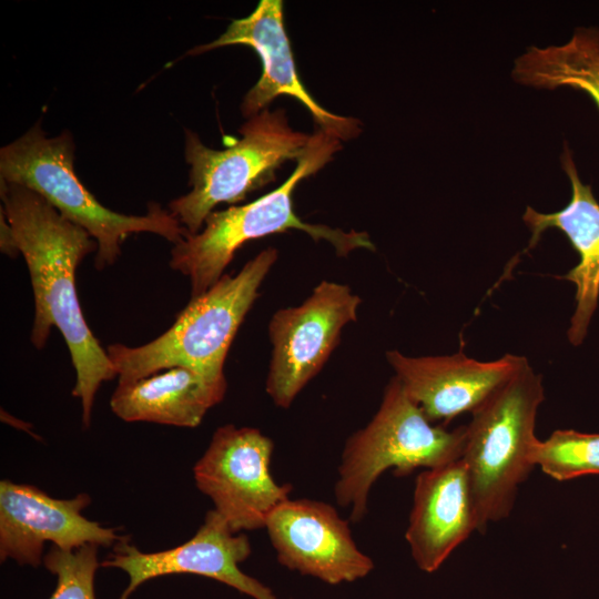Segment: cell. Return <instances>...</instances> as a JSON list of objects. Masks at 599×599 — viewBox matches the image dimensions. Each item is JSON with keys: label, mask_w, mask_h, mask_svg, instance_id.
<instances>
[{"label": "cell", "mask_w": 599, "mask_h": 599, "mask_svg": "<svg viewBox=\"0 0 599 599\" xmlns=\"http://www.w3.org/2000/svg\"><path fill=\"white\" fill-rule=\"evenodd\" d=\"M0 182L1 211L31 278L34 297L31 343L38 349L43 348L51 328H59L75 370L72 395L81 400L82 423L88 427L100 385L116 377L106 349L85 322L77 293V268L88 254L98 251V243L34 191Z\"/></svg>", "instance_id": "6da1fadb"}, {"label": "cell", "mask_w": 599, "mask_h": 599, "mask_svg": "<svg viewBox=\"0 0 599 599\" xmlns=\"http://www.w3.org/2000/svg\"><path fill=\"white\" fill-rule=\"evenodd\" d=\"M341 148V140L317 128L295 170L282 185L251 203L213 211L199 233L174 244L170 266L190 278L191 297L212 287L246 242L287 230L303 231L314 241H327L339 256L358 248L374 251L367 233L311 224L294 211L296 185L321 170Z\"/></svg>", "instance_id": "7a4b0ae2"}, {"label": "cell", "mask_w": 599, "mask_h": 599, "mask_svg": "<svg viewBox=\"0 0 599 599\" xmlns=\"http://www.w3.org/2000/svg\"><path fill=\"white\" fill-rule=\"evenodd\" d=\"M276 258L277 251L267 247L236 275H222L206 292L191 297L172 326L155 339L136 347L109 345L106 353L119 384L176 366L225 379L230 346Z\"/></svg>", "instance_id": "3957f363"}, {"label": "cell", "mask_w": 599, "mask_h": 599, "mask_svg": "<svg viewBox=\"0 0 599 599\" xmlns=\"http://www.w3.org/2000/svg\"><path fill=\"white\" fill-rule=\"evenodd\" d=\"M73 163L70 132L48 138L38 121L0 150V180L34 191L62 216L84 229L98 243V270L118 260L123 241L133 233H154L173 244L189 236L177 219L159 203H150L144 215H125L103 206L79 180Z\"/></svg>", "instance_id": "277c9868"}, {"label": "cell", "mask_w": 599, "mask_h": 599, "mask_svg": "<svg viewBox=\"0 0 599 599\" xmlns=\"http://www.w3.org/2000/svg\"><path fill=\"white\" fill-rule=\"evenodd\" d=\"M541 376L526 361L473 413L461 454L480 532L511 512L519 486L535 467L531 454Z\"/></svg>", "instance_id": "5b68a950"}, {"label": "cell", "mask_w": 599, "mask_h": 599, "mask_svg": "<svg viewBox=\"0 0 599 599\" xmlns=\"http://www.w3.org/2000/svg\"><path fill=\"white\" fill-rule=\"evenodd\" d=\"M466 426H435L407 395L397 377L387 384L378 410L344 446L334 485L336 502L359 522L367 512L369 491L387 469L405 476L461 457Z\"/></svg>", "instance_id": "8992f818"}, {"label": "cell", "mask_w": 599, "mask_h": 599, "mask_svg": "<svg viewBox=\"0 0 599 599\" xmlns=\"http://www.w3.org/2000/svg\"><path fill=\"white\" fill-rule=\"evenodd\" d=\"M238 131L242 136L232 145L213 150L185 130L191 191L171 201L169 211L189 235L202 230L216 205L240 202L273 181L282 164L302 156L311 138L290 126L283 109H265Z\"/></svg>", "instance_id": "52a82bcc"}, {"label": "cell", "mask_w": 599, "mask_h": 599, "mask_svg": "<svg viewBox=\"0 0 599 599\" xmlns=\"http://www.w3.org/2000/svg\"><path fill=\"white\" fill-rule=\"evenodd\" d=\"M274 444L256 428L219 427L193 467L196 487L234 532L265 527L270 514L290 498L291 485L271 474Z\"/></svg>", "instance_id": "ba28073f"}, {"label": "cell", "mask_w": 599, "mask_h": 599, "mask_svg": "<svg viewBox=\"0 0 599 599\" xmlns=\"http://www.w3.org/2000/svg\"><path fill=\"white\" fill-rule=\"evenodd\" d=\"M361 302L347 285L322 281L301 305L274 313L266 393L277 407H290L318 374L344 326L356 321Z\"/></svg>", "instance_id": "9c48e42d"}, {"label": "cell", "mask_w": 599, "mask_h": 599, "mask_svg": "<svg viewBox=\"0 0 599 599\" xmlns=\"http://www.w3.org/2000/svg\"><path fill=\"white\" fill-rule=\"evenodd\" d=\"M264 528L277 561L301 575L338 585L362 579L374 569L348 521L327 502L288 498L270 514Z\"/></svg>", "instance_id": "30bf717a"}, {"label": "cell", "mask_w": 599, "mask_h": 599, "mask_svg": "<svg viewBox=\"0 0 599 599\" xmlns=\"http://www.w3.org/2000/svg\"><path fill=\"white\" fill-rule=\"evenodd\" d=\"M250 555L248 538L234 532L213 509L207 511L195 535L177 547L143 552L123 538L101 565L128 575V587L119 599H129L143 582L171 573L212 578L253 599H276L271 588L240 569L238 565Z\"/></svg>", "instance_id": "8fae6325"}, {"label": "cell", "mask_w": 599, "mask_h": 599, "mask_svg": "<svg viewBox=\"0 0 599 599\" xmlns=\"http://www.w3.org/2000/svg\"><path fill=\"white\" fill-rule=\"evenodd\" d=\"M283 9L282 0H261L250 16L233 20L216 40L195 47L187 54H200L231 44L248 45L260 55L263 71L243 99L241 110L244 116L258 114L278 95H290L311 112L318 129L338 140L356 138L361 133V122L322 108L300 80L284 27Z\"/></svg>", "instance_id": "7c38bea8"}, {"label": "cell", "mask_w": 599, "mask_h": 599, "mask_svg": "<svg viewBox=\"0 0 599 599\" xmlns=\"http://www.w3.org/2000/svg\"><path fill=\"white\" fill-rule=\"evenodd\" d=\"M91 499L81 494L71 499L53 498L39 488L0 483V559L38 567L45 542L62 550L88 544L111 546L123 537L82 514Z\"/></svg>", "instance_id": "4fadbf2b"}, {"label": "cell", "mask_w": 599, "mask_h": 599, "mask_svg": "<svg viewBox=\"0 0 599 599\" xmlns=\"http://www.w3.org/2000/svg\"><path fill=\"white\" fill-rule=\"evenodd\" d=\"M386 359L407 395L432 423H447L463 413H473L527 361L506 354L480 362L461 352L410 357L398 351H388Z\"/></svg>", "instance_id": "5bb4252c"}, {"label": "cell", "mask_w": 599, "mask_h": 599, "mask_svg": "<svg viewBox=\"0 0 599 599\" xmlns=\"http://www.w3.org/2000/svg\"><path fill=\"white\" fill-rule=\"evenodd\" d=\"M475 530L478 517L461 458L420 471L405 534L417 567L436 571Z\"/></svg>", "instance_id": "9a60e30c"}, {"label": "cell", "mask_w": 599, "mask_h": 599, "mask_svg": "<svg viewBox=\"0 0 599 599\" xmlns=\"http://www.w3.org/2000/svg\"><path fill=\"white\" fill-rule=\"evenodd\" d=\"M561 166L569 179L571 196L560 211L540 213L528 206L522 221L530 231L529 247H534L548 229L560 230L579 254V263L560 276L576 286V308L567 332L572 345L582 343L599 297V202L591 185L578 174L572 153L564 148Z\"/></svg>", "instance_id": "2e32d148"}, {"label": "cell", "mask_w": 599, "mask_h": 599, "mask_svg": "<svg viewBox=\"0 0 599 599\" xmlns=\"http://www.w3.org/2000/svg\"><path fill=\"white\" fill-rule=\"evenodd\" d=\"M226 389V378L214 379L192 368L176 366L118 384L110 406L125 422L196 427L207 410L224 398Z\"/></svg>", "instance_id": "e0dca14e"}, {"label": "cell", "mask_w": 599, "mask_h": 599, "mask_svg": "<svg viewBox=\"0 0 599 599\" xmlns=\"http://www.w3.org/2000/svg\"><path fill=\"white\" fill-rule=\"evenodd\" d=\"M511 74L532 88L582 91L599 110V29L578 28L562 44L528 48L515 60Z\"/></svg>", "instance_id": "ac0fdd59"}, {"label": "cell", "mask_w": 599, "mask_h": 599, "mask_svg": "<svg viewBox=\"0 0 599 599\" xmlns=\"http://www.w3.org/2000/svg\"><path fill=\"white\" fill-rule=\"evenodd\" d=\"M531 460L559 481L599 474V434L555 430L546 440L536 443Z\"/></svg>", "instance_id": "d6986e66"}, {"label": "cell", "mask_w": 599, "mask_h": 599, "mask_svg": "<svg viewBox=\"0 0 599 599\" xmlns=\"http://www.w3.org/2000/svg\"><path fill=\"white\" fill-rule=\"evenodd\" d=\"M98 547L88 544L73 550L51 548L43 558L45 568L57 577L55 589L49 599H95Z\"/></svg>", "instance_id": "ffe728a7"}, {"label": "cell", "mask_w": 599, "mask_h": 599, "mask_svg": "<svg viewBox=\"0 0 599 599\" xmlns=\"http://www.w3.org/2000/svg\"><path fill=\"white\" fill-rule=\"evenodd\" d=\"M0 224H1V229H0L1 230V236H0L1 251L2 253H4L6 255L10 257H16L20 253V251L17 246L11 226L9 222L7 221V217L2 211H1Z\"/></svg>", "instance_id": "44dd1931"}]
</instances>
